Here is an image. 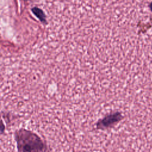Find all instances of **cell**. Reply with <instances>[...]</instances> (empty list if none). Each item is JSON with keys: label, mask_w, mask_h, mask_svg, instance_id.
Masks as SVG:
<instances>
[{"label": "cell", "mask_w": 152, "mask_h": 152, "mask_svg": "<svg viewBox=\"0 0 152 152\" xmlns=\"http://www.w3.org/2000/svg\"><path fill=\"white\" fill-rule=\"evenodd\" d=\"M15 141L20 151H44L47 146L43 140L36 133L24 128L15 131Z\"/></svg>", "instance_id": "obj_1"}, {"label": "cell", "mask_w": 152, "mask_h": 152, "mask_svg": "<svg viewBox=\"0 0 152 152\" xmlns=\"http://www.w3.org/2000/svg\"><path fill=\"white\" fill-rule=\"evenodd\" d=\"M148 7H149V8H150V10L152 12V1L150 3V4H149V5H148Z\"/></svg>", "instance_id": "obj_5"}, {"label": "cell", "mask_w": 152, "mask_h": 152, "mask_svg": "<svg viewBox=\"0 0 152 152\" xmlns=\"http://www.w3.org/2000/svg\"><path fill=\"white\" fill-rule=\"evenodd\" d=\"M4 130H5V126H4V123H3V122L2 121L1 126V134H3V133H4Z\"/></svg>", "instance_id": "obj_4"}, {"label": "cell", "mask_w": 152, "mask_h": 152, "mask_svg": "<svg viewBox=\"0 0 152 152\" xmlns=\"http://www.w3.org/2000/svg\"><path fill=\"white\" fill-rule=\"evenodd\" d=\"M32 12L34 14V15L42 22L43 23H46V16L45 15V13L43 12V11L39 8L34 7L31 9Z\"/></svg>", "instance_id": "obj_3"}, {"label": "cell", "mask_w": 152, "mask_h": 152, "mask_svg": "<svg viewBox=\"0 0 152 152\" xmlns=\"http://www.w3.org/2000/svg\"><path fill=\"white\" fill-rule=\"evenodd\" d=\"M24 1H28V0H24Z\"/></svg>", "instance_id": "obj_6"}, {"label": "cell", "mask_w": 152, "mask_h": 152, "mask_svg": "<svg viewBox=\"0 0 152 152\" xmlns=\"http://www.w3.org/2000/svg\"><path fill=\"white\" fill-rule=\"evenodd\" d=\"M123 118L121 113L116 111L110 112L105 115L103 118L99 119L95 124L96 129L104 131L113 127L119 123Z\"/></svg>", "instance_id": "obj_2"}]
</instances>
